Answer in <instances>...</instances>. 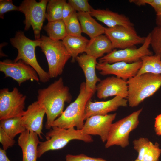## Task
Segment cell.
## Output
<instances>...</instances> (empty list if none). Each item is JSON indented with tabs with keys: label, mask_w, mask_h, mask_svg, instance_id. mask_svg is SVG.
<instances>
[{
	"label": "cell",
	"mask_w": 161,
	"mask_h": 161,
	"mask_svg": "<svg viewBox=\"0 0 161 161\" xmlns=\"http://www.w3.org/2000/svg\"><path fill=\"white\" fill-rule=\"evenodd\" d=\"M38 94L37 101L44 109L46 115L45 128L50 129L63 113L65 103L71 101L72 95L61 77L47 88L38 89Z\"/></svg>",
	"instance_id": "obj_1"
},
{
	"label": "cell",
	"mask_w": 161,
	"mask_h": 161,
	"mask_svg": "<svg viewBox=\"0 0 161 161\" xmlns=\"http://www.w3.org/2000/svg\"><path fill=\"white\" fill-rule=\"evenodd\" d=\"M129 106H137L154 94L161 87V75L145 73L136 75L127 81Z\"/></svg>",
	"instance_id": "obj_2"
},
{
	"label": "cell",
	"mask_w": 161,
	"mask_h": 161,
	"mask_svg": "<svg viewBox=\"0 0 161 161\" xmlns=\"http://www.w3.org/2000/svg\"><path fill=\"white\" fill-rule=\"evenodd\" d=\"M80 89L79 93L76 99L54 121L52 127L64 129L76 127L77 129H82L85 120L86 104L94 94L87 90L85 82L81 83Z\"/></svg>",
	"instance_id": "obj_3"
},
{
	"label": "cell",
	"mask_w": 161,
	"mask_h": 161,
	"mask_svg": "<svg viewBox=\"0 0 161 161\" xmlns=\"http://www.w3.org/2000/svg\"><path fill=\"white\" fill-rule=\"evenodd\" d=\"M12 45L18 50V54L14 61L21 60L32 67L37 72L40 81L45 83L50 78L48 73L45 71L39 64L35 54V49L41 46V38L32 40L26 37L21 31L17 32L14 37L10 39Z\"/></svg>",
	"instance_id": "obj_4"
},
{
	"label": "cell",
	"mask_w": 161,
	"mask_h": 161,
	"mask_svg": "<svg viewBox=\"0 0 161 161\" xmlns=\"http://www.w3.org/2000/svg\"><path fill=\"white\" fill-rule=\"evenodd\" d=\"M52 128L46 134V140L40 142L39 144L38 147V158L48 151L63 148L73 140H81L86 143L93 141L90 135L84 134L81 130L75 129L74 127L64 129L52 126Z\"/></svg>",
	"instance_id": "obj_5"
},
{
	"label": "cell",
	"mask_w": 161,
	"mask_h": 161,
	"mask_svg": "<svg viewBox=\"0 0 161 161\" xmlns=\"http://www.w3.org/2000/svg\"><path fill=\"white\" fill-rule=\"evenodd\" d=\"M40 38V47L48 62V73L50 78L57 77L62 74L66 63L71 57L62 41L53 40L43 35Z\"/></svg>",
	"instance_id": "obj_6"
},
{
	"label": "cell",
	"mask_w": 161,
	"mask_h": 161,
	"mask_svg": "<svg viewBox=\"0 0 161 161\" xmlns=\"http://www.w3.org/2000/svg\"><path fill=\"white\" fill-rule=\"evenodd\" d=\"M142 110L140 109L112 123L105 145L106 148L114 145L124 148L129 145V134L138 126L139 116Z\"/></svg>",
	"instance_id": "obj_7"
},
{
	"label": "cell",
	"mask_w": 161,
	"mask_h": 161,
	"mask_svg": "<svg viewBox=\"0 0 161 161\" xmlns=\"http://www.w3.org/2000/svg\"><path fill=\"white\" fill-rule=\"evenodd\" d=\"M47 0L37 2L35 0H24L19 7V11L25 16L24 30H28L32 26L35 39L41 38L40 32L46 18Z\"/></svg>",
	"instance_id": "obj_8"
},
{
	"label": "cell",
	"mask_w": 161,
	"mask_h": 161,
	"mask_svg": "<svg viewBox=\"0 0 161 161\" xmlns=\"http://www.w3.org/2000/svg\"><path fill=\"white\" fill-rule=\"evenodd\" d=\"M26 98L16 87L11 91L7 88L1 89L0 120L21 117L25 112Z\"/></svg>",
	"instance_id": "obj_9"
},
{
	"label": "cell",
	"mask_w": 161,
	"mask_h": 161,
	"mask_svg": "<svg viewBox=\"0 0 161 161\" xmlns=\"http://www.w3.org/2000/svg\"><path fill=\"white\" fill-rule=\"evenodd\" d=\"M151 34L149 33L145 37L144 43L138 48H129L123 49L113 50L99 59V63L112 64L123 61L132 63L141 60L143 56L152 55L149 50L151 44Z\"/></svg>",
	"instance_id": "obj_10"
},
{
	"label": "cell",
	"mask_w": 161,
	"mask_h": 161,
	"mask_svg": "<svg viewBox=\"0 0 161 161\" xmlns=\"http://www.w3.org/2000/svg\"><path fill=\"white\" fill-rule=\"evenodd\" d=\"M105 34L110 41L113 47L123 49L142 44L145 38L137 34L134 28L122 26L105 27Z\"/></svg>",
	"instance_id": "obj_11"
},
{
	"label": "cell",
	"mask_w": 161,
	"mask_h": 161,
	"mask_svg": "<svg viewBox=\"0 0 161 161\" xmlns=\"http://www.w3.org/2000/svg\"><path fill=\"white\" fill-rule=\"evenodd\" d=\"M0 71L4 74L5 78H12L19 86L29 80L37 82L40 81L35 70L21 60L17 62L9 59L0 61Z\"/></svg>",
	"instance_id": "obj_12"
},
{
	"label": "cell",
	"mask_w": 161,
	"mask_h": 161,
	"mask_svg": "<svg viewBox=\"0 0 161 161\" xmlns=\"http://www.w3.org/2000/svg\"><path fill=\"white\" fill-rule=\"evenodd\" d=\"M142 64L141 60L132 63L119 61L112 64L97 63L96 69L99 73L105 76L114 75L117 77L127 81L136 75Z\"/></svg>",
	"instance_id": "obj_13"
},
{
	"label": "cell",
	"mask_w": 161,
	"mask_h": 161,
	"mask_svg": "<svg viewBox=\"0 0 161 161\" xmlns=\"http://www.w3.org/2000/svg\"><path fill=\"white\" fill-rule=\"evenodd\" d=\"M116 115L117 114L115 113L90 117L86 120L83 127L81 130L84 134L98 135L103 142H106L112 122Z\"/></svg>",
	"instance_id": "obj_14"
},
{
	"label": "cell",
	"mask_w": 161,
	"mask_h": 161,
	"mask_svg": "<svg viewBox=\"0 0 161 161\" xmlns=\"http://www.w3.org/2000/svg\"><path fill=\"white\" fill-rule=\"evenodd\" d=\"M97 95L99 99L114 96L127 98L128 88L127 81L112 76L101 80L97 85Z\"/></svg>",
	"instance_id": "obj_15"
},
{
	"label": "cell",
	"mask_w": 161,
	"mask_h": 161,
	"mask_svg": "<svg viewBox=\"0 0 161 161\" xmlns=\"http://www.w3.org/2000/svg\"><path fill=\"white\" fill-rule=\"evenodd\" d=\"M45 114L43 107L37 101L30 105L21 117V122L26 129L36 133L42 139L43 120Z\"/></svg>",
	"instance_id": "obj_16"
},
{
	"label": "cell",
	"mask_w": 161,
	"mask_h": 161,
	"mask_svg": "<svg viewBox=\"0 0 161 161\" xmlns=\"http://www.w3.org/2000/svg\"><path fill=\"white\" fill-rule=\"evenodd\" d=\"M128 104L126 99L119 96H116L104 101L92 102L90 100L86 106L85 119L95 115L107 114L110 112L117 110L120 107L127 106Z\"/></svg>",
	"instance_id": "obj_17"
},
{
	"label": "cell",
	"mask_w": 161,
	"mask_h": 161,
	"mask_svg": "<svg viewBox=\"0 0 161 161\" xmlns=\"http://www.w3.org/2000/svg\"><path fill=\"white\" fill-rule=\"evenodd\" d=\"M97 59L86 53L78 56L76 59L84 73L87 90L94 94L96 91L97 83L101 80L96 73Z\"/></svg>",
	"instance_id": "obj_18"
},
{
	"label": "cell",
	"mask_w": 161,
	"mask_h": 161,
	"mask_svg": "<svg viewBox=\"0 0 161 161\" xmlns=\"http://www.w3.org/2000/svg\"><path fill=\"white\" fill-rule=\"evenodd\" d=\"M38 136L35 132L27 130L20 134L17 142L22 150V161H37L40 142Z\"/></svg>",
	"instance_id": "obj_19"
},
{
	"label": "cell",
	"mask_w": 161,
	"mask_h": 161,
	"mask_svg": "<svg viewBox=\"0 0 161 161\" xmlns=\"http://www.w3.org/2000/svg\"><path fill=\"white\" fill-rule=\"evenodd\" d=\"M90 14L92 17L106 25L108 27L122 26L134 28L133 24L123 14L108 10L95 9L93 8Z\"/></svg>",
	"instance_id": "obj_20"
},
{
	"label": "cell",
	"mask_w": 161,
	"mask_h": 161,
	"mask_svg": "<svg viewBox=\"0 0 161 161\" xmlns=\"http://www.w3.org/2000/svg\"><path fill=\"white\" fill-rule=\"evenodd\" d=\"M113 49L108 38L105 35H101L89 40L85 52L97 59L110 52Z\"/></svg>",
	"instance_id": "obj_21"
},
{
	"label": "cell",
	"mask_w": 161,
	"mask_h": 161,
	"mask_svg": "<svg viewBox=\"0 0 161 161\" xmlns=\"http://www.w3.org/2000/svg\"><path fill=\"white\" fill-rule=\"evenodd\" d=\"M135 150L138 153L137 159L140 161H158L161 154L159 145L153 143L147 138L138 142Z\"/></svg>",
	"instance_id": "obj_22"
},
{
	"label": "cell",
	"mask_w": 161,
	"mask_h": 161,
	"mask_svg": "<svg viewBox=\"0 0 161 161\" xmlns=\"http://www.w3.org/2000/svg\"><path fill=\"white\" fill-rule=\"evenodd\" d=\"M77 15L82 32L87 34L90 39L105 34V27L92 18L89 13L77 12Z\"/></svg>",
	"instance_id": "obj_23"
},
{
	"label": "cell",
	"mask_w": 161,
	"mask_h": 161,
	"mask_svg": "<svg viewBox=\"0 0 161 161\" xmlns=\"http://www.w3.org/2000/svg\"><path fill=\"white\" fill-rule=\"evenodd\" d=\"M62 41L73 62L79 54L85 52L89 40L82 35L74 36L67 35Z\"/></svg>",
	"instance_id": "obj_24"
},
{
	"label": "cell",
	"mask_w": 161,
	"mask_h": 161,
	"mask_svg": "<svg viewBox=\"0 0 161 161\" xmlns=\"http://www.w3.org/2000/svg\"><path fill=\"white\" fill-rule=\"evenodd\" d=\"M141 66L136 75L145 73L161 75V57L160 55H147L141 59Z\"/></svg>",
	"instance_id": "obj_25"
},
{
	"label": "cell",
	"mask_w": 161,
	"mask_h": 161,
	"mask_svg": "<svg viewBox=\"0 0 161 161\" xmlns=\"http://www.w3.org/2000/svg\"><path fill=\"white\" fill-rule=\"evenodd\" d=\"M21 117L0 120V127L14 139L17 134L26 130L21 122Z\"/></svg>",
	"instance_id": "obj_26"
},
{
	"label": "cell",
	"mask_w": 161,
	"mask_h": 161,
	"mask_svg": "<svg viewBox=\"0 0 161 161\" xmlns=\"http://www.w3.org/2000/svg\"><path fill=\"white\" fill-rule=\"evenodd\" d=\"M44 29L53 40H62L67 35L66 25L62 20L48 22Z\"/></svg>",
	"instance_id": "obj_27"
},
{
	"label": "cell",
	"mask_w": 161,
	"mask_h": 161,
	"mask_svg": "<svg viewBox=\"0 0 161 161\" xmlns=\"http://www.w3.org/2000/svg\"><path fill=\"white\" fill-rule=\"evenodd\" d=\"M65 0H49L46 7V18L48 22L62 20V12Z\"/></svg>",
	"instance_id": "obj_28"
},
{
	"label": "cell",
	"mask_w": 161,
	"mask_h": 161,
	"mask_svg": "<svg viewBox=\"0 0 161 161\" xmlns=\"http://www.w3.org/2000/svg\"><path fill=\"white\" fill-rule=\"evenodd\" d=\"M66 26L67 35L74 36H82V32L76 11L73 13Z\"/></svg>",
	"instance_id": "obj_29"
},
{
	"label": "cell",
	"mask_w": 161,
	"mask_h": 161,
	"mask_svg": "<svg viewBox=\"0 0 161 161\" xmlns=\"http://www.w3.org/2000/svg\"><path fill=\"white\" fill-rule=\"evenodd\" d=\"M150 33V45L155 54L161 56V27H155Z\"/></svg>",
	"instance_id": "obj_30"
},
{
	"label": "cell",
	"mask_w": 161,
	"mask_h": 161,
	"mask_svg": "<svg viewBox=\"0 0 161 161\" xmlns=\"http://www.w3.org/2000/svg\"><path fill=\"white\" fill-rule=\"evenodd\" d=\"M68 3L78 12L90 13L92 8L87 0H69Z\"/></svg>",
	"instance_id": "obj_31"
},
{
	"label": "cell",
	"mask_w": 161,
	"mask_h": 161,
	"mask_svg": "<svg viewBox=\"0 0 161 161\" xmlns=\"http://www.w3.org/2000/svg\"><path fill=\"white\" fill-rule=\"evenodd\" d=\"M129 1L140 6L149 4L154 9L156 14L161 13V0H130Z\"/></svg>",
	"instance_id": "obj_32"
},
{
	"label": "cell",
	"mask_w": 161,
	"mask_h": 161,
	"mask_svg": "<svg viewBox=\"0 0 161 161\" xmlns=\"http://www.w3.org/2000/svg\"><path fill=\"white\" fill-rule=\"evenodd\" d=\"M12 11H19V7L14 5L11 0H0V18L4 19L6 13Z\"/></svg>",
	"instance_id": "obj_33"
},
{
	"label": "cell",
	"mask_w": 161,
	"mask_h": 161,
	"mask_svg": "<svg viewBox=\"0 0 161 161\" xmlns=\"http://www.w3.org/2000/svg\"><path fill=\"white\" fill-rule=\"evenodd\" d=\"M66 161H107L100 158L88 157L83 154L77 155L67 154L66 157Z\"/></svg>",
	"instance_id": "obj_34"
},
{
	"label": "cell",
	"mask_w": 161,
	"mask_h": 161,
	"mask_svg": "<svg viewBox=\"0 0 161 161\" xmlns=\"http://www.w3.org/2000/svg\"><path fill=\"white\" fill-rule=\"evenodd\" d=\"M0 142L2 145L3 149L6 151L8 148L14 145L15 141L0 127Z\"/></svg>",
	"instance_id": "obj_35"
},
{
	"label": "cell",
	"mask_w": 161,
	"mask_h": 161,
	"mask_svg": "<svg viewBox=\"0 0 161 161\" xmlns=\"http://www.w3.org/2000/svg\"><path fill=\"white\" fill-rule=\"evenodd\" d=\"M75 11H76L66 1L64 3L62 10V19L65 25Z\"/></svg>",
	"instance_id": "obj_36"
},
{
	"label": "cell",
	"mask_w": 161,
	"mask_h": 161,
	"mask_svg": "<svg viewBox=\"0 0 161 161\" xmlns=\"http://www.w3.org/2000/svg\"><path fill=\"white\" fill-rule=\"evenodd\" d=\"M154 129L156 134L158 136L161 135V114L155 118Z\"/></svg>",
	"instance_id": "obj_37"
},
{
	"label": "cell",
	"mask_w": 161,
	"mask_h": 161,
	"mask_svg": "<svg viewBox=\"0 0 161 161\" xmlns=\"http://www.w3.org/2000/svg\"><path fill=\"white\" fill-rule=\"evenodd\" d=\"M0 161H11L7 157L6 151L0 148Z\"/></svg>",
	"instance_id": "obj_38"
},
{
	"label": "cell",
	"mask_w": 161,
	"mask_h": 161,
	"mask_svg": "<svg viewBox=\"0 0 161 161\" xmlns=\"http://www.w3.org/2000/svg\"><path fill=\"white\" fill-rule=\"evenodd\" d=\"M156 23L157 26L161 27V13L156 14Z\"/></svg>",
	"instance_id": "obj_39"
},
{
	"label": "cell",
	"mask_w": 161,
	"mask_h": 161,
	"mask_svg": "<svg viewBox=\"0 0 161 161\" xmlns=\"http://www.w3.org/2000/svg\"><path fill=\"white\" fill-rule=\"evenodd\" d=\"M134 161H140L139 160H138L137 159H136L135 160H134Z\"/></svg>",
	"instance_id": "obj_40"
},
{
	"label": "cell",
	"mask_w": 161,
	"mask_h": 161,
	"mask_svg": "<svg viewBox=\"0 0 161 161\" xmlns=\"http://www.w3.org/2000/svg\"></svg>",
	"instance_id": "obj_41"
}]
</instances>
